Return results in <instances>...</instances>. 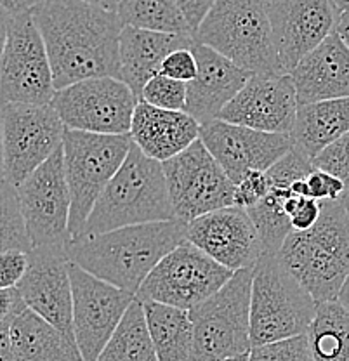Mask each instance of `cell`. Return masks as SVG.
I'll return each instance as SVG.
<instances>
[{
	"label": "cell",
	"mask_w": 349,
	"mask_h": 361,
	"mask_svg": "<svg viewBox=\"0 0 349 361\" xmlns=\"http://www.w3.org/2000/svg\"><path fill=\"white\" fill-rule=\"evenodd\" d=\"M32 14L46 42L56 90L89 78H120L118 14L85 0H46Z\"/></svg>",
	"instance_id": "6da1fadb"
},
{
	"label": "cell",
	"mask_w": 349,
	"mask_h": 361,
	"mask_svg": "<svg viewBox=\"0 0 349 361\" xmlns=\"http://www.w3.org/2000/svg\"><path fill=\"white\" fill-rule=\"evenodd\" d=\"M183 242L186 224L174 219L75 236L66 243V255L94 276L137 295L159 262Z\"/></svg>",
	"instance_id": "7a4b0ae2"
},
{
	"label": "cell",
	"mask_w": 349,
	"mask_h": 361,
	"mask_svg": "<svg viewBox=\"0 0 349 361\" xmlns=\"http://www.w3.org/2000/svg\"><path fill=\"white\" fill-rule=\"evenodd\" d=\"M276 255L317 304L336 302L349 276V216L343 200L322 202L318 223L292 231Z\"/></svg>",
	"instance_id": "3957f363"
},
{
	"label": "cell",
	"mask_w": 349,
	"mask_h": 361,
	"mask_svg": "<svg viewBox=\"0 0 349 361\" xmlns=\"http://www.w3.org/2000/svg\"><path fill=\"white\" fill-rule=\"evenodd\" d=\"M174 219L164 164L146 157L133 145L127 160L94 205L80 235Z\"/></svg>",
	"instance_id": "277c9868"
},
{
	"label": "cell",
	"mask_w": 349,
	"mask_h": 361,
	"mask_svg": "<svg viewBox=\"0 0 349 361\" xmlns=\"http://www.w3.org/2000/svg\"><path fill=\"white\" fill-rule=\"evenodd\" d=\"M195 40L254 77L283 73L268 14V0H217Z\"/></svg>",
	"instance_id": "5b68a950"
},
{
	"label": "cell",
	"mask_w": 349,
	"mask_h": 361,
	"mask_svg": "<svg viewBox=\"0 0 349 361\" xmlns=\"http://www.w3.org/2000/svg\"><path fill=\"white\" fill-rule=\"evenodd\" d=\"M318 313L317 300L276 254H264L254 268L250 338L271 344L307 334Z\"/></svg>",
	"instance_id": "8992f818"
},
{
	"label": "cell",
	"mask_w": 349,
	"mask_h": 361,
	"mask_svg": "<svg viewBox=\"0 0 349 361\" xmlns=\"http://www.w3.org/2000/svg\"><path fill=\"white\" fill-rule=\"evenodd\" d=\"M133 137L66 129L65 169L71 195V238L84 231L94 205L115 178L133 148Z\"/></svg>",
	"instance_id": "52a82bcc"
},
{
	"label": "cell",
	"mask_w": 349,
	"mask_h": 361,
	"mask_svg": "<svg viewBox=\"0 0 349 361\" xmlns=\"http://www.w3.org/2000/svg\"><path fill=\"white\" fill-rule=\"evenodd\" d=\"M254 268L236 271L210 299L190 311L197 361H221L249 355Z\"/></svg>",
	"instance_id": "ba28073f"
},
{
	"label": "cell",
	"mask_w": 349,
	"mask_h": 361,
	"mask_svg": "<svg viewBox=\"0 0 349 361\" xmlns=\"http://www.w3.org/2000/svg\"><path fill=\"white\" fill-rule=\"evenodd\" d=\"M56 92L46 42L32 11L16 16L4 14V51L0 63L2 104L49 106Z\"/></svg>",
	"instance_id": "9c48e42d"
},
{
	"label": "cell",
	"mask_w": 349,
	"mask_h": 361,
	"mask_svg": "<svg viewBox=\"0 0 349 361\" xmlns=\"http://www.w3.org/2000/svg\"><path fill=\"white\" fill-rule=\"evenodd\" d=\"M66 127L58 111L37 104H2L4 180L23 184L65 142Z\"/></svg>",
	"instance_id": "30bf717a"
},
{
	"label": "cell",
	"mask_w": 349,
	"mask_h": 361,
	"mask_svg": "<svg viewBox=\"0 0 349 361\" xmlns=\"http://www.w3.org/2000/svg\"><path fill=\"white\" fill-rule=\"evenodd\" d=\"M233 274L235 271L221 266L186 240L159 262L136 299L191 311L219 292Z\"/></svg>",
	"instance_id": "8fae6325"
},
{
	"label": "cell",
	"mask_w": 349,
	"mask_h": 361,
	"mask_svg": "<svg viewBox=\"0 0 349 361\" xmlns=\"http://www.w3.org/2000/svg\"><path fill=\"white\" fill-rule=\"evenodd\" d=\"M164 172L176 219L181 223L190 224L205 214L235 205V183L200 139L165 161Z\"/></svg>",
	"instance_id": "7c38bea8"
},
{
	"label": "cell",
	"mask_w": 349,
	"mask_h": 361,
	"mask_svg": "<svg viewBox=\"0 0 349 361\" xmlns=\"http://www.w3.org/2000/svg\"><path fill=\"white\" fill-rule=\"evenodd\" d=\"M140 99L120 78H89L56 92L52 108L68 130L125 135L130 134Z\"/></svg>",
	"instance_id": "4fadbf2b"
},
{
	"label": "cell",
	"mask_w": 349,
	"mask_h": 361,
	"mask_svg": "<svg viewBox=\"0 0 349 361\" xmlns=\"http://www.w3.org/2000/svg\"><path fill=\"white\" fill-rule=\"evenodd\" d=\"M18 197L33 248L66 247L71 240V195L63 146L18 186Z\"/></svg>",
	"instance_id": "5bb4252c"
},
{
	"label": "cell",
	"mask_w": 349,
	"mask_h": 361,
	"mask_svg": "<svg viewBox=\"0 0 349 361\" xmlns=\"http://www.w3.org/2000/svg\"><path fill=\"white\" fill-rule=\"evenodd\" d=\"M75 342L84 361H97L136 295L70 264Z\"/></svg>",
	"instance_id": "9a60e30c"
},
{
	"label": "cell",
	"mask_w": 349,
	"mask_h": 361,
	"mask_svg": "<svg viewBox=\"0 0 349 361\" xmlns=\"http://www.w3.org/2000/svg\"><path fill=\"white\" fill-rule=\"evenodd\" d=\"M268 14L283 73L337 32L343 14L333 0H268Z\"/></svg>",
	"instance_id": "2e32d148"
},
{
	"label": "cell",
	"mask_w": 349,
	"mask_h": 361,
	"mask_svg": "<svg viewBox=\"0 0 349 361\" xmlns=\"http://www.w3.org/2000/svg\"><path fill=\"white\" fill-rule=\"evenodd\" d=\"M200 141L235 184L249 172H268L294 149L290 135L261 133L223 120L200 126Z\"/></svg>",
	"instance_id": "e0dca14e"
},
{
	"label": "cell",
	"mask_w": 349,
	"mask_h": 361,
	"mask_svg": "<svg viewBox=\"0 0 349 361\" xmlns=\"http://www.w3.org/2000/svg\"><path fill=\"white\" fill-rule=\"evenodd\" d=\"M186 240L231 271L252 269L266 254L256 224L245 209L233 205L186 224Z\"/></svg>",
	"instance_id": "ac0fdd59"
},
{
	"label": "cell",
	"mask_w": 349,
	"mask_h": 361,
	"mask_svg": "<svg viewBox=\"0 0 349 361\" xmlns=\"http://www.w3.org/2000/svg\"><path fill=\"white\" fill-rule=\"evenodd\" d=\"M70 264L66 247L33 248L30 252L28 271L16 288L28 310L42 316L46 322L75 341Z\"/></svg>",
	"instance_id": "d6986e66"
},
{
	"label": "cell",
	"mask_w": 349,
	"mask_h": 361,
	"mask_svg": "<svg viewBox=\"0 0 349 361\" xmlns=\"http://www.w3.org/2000/svg\"><path fill=\"white\" fill-rule=\"evenodd\" d=\"M298 110V90L292 75L252 77L224 108L219 120L261 133L290 135Z\"/></svg>",
	"instance_id": "ffe728a7"
},
{
	"label": "cell",
	"mask_w": 349,
	"mask_h": 361,
	"mask_svg": "<svg viewBox=\"0 0 349 361\" xmlns=\"http://www.w3.org/2000/svg\"><path fill=\"white\" fill-rule=\"evenodd\" d=\"M193 52L198 61V73L188 84L186 113L200 126L219 120L224 108L254 77L224 58L217 51L195 40Z\"/></svg>",
	"instance_id": "44dd1931"
},
{
	"label": "cell",
	"mask_w": 349,
	"mask_h": 361,
	"mask_svg": "<svg viewBox=\"0 0 349 361\" xmlns=\"http://www.w3.org/2000/svg\"><path fill=\"white\" fill-rule=\"evenodd\" d=\"M290 75L299 106L349 97V45L339 33H332Z\"/></svg>",
	"instance_id": "7402d4cb"
},
{
	"label": "cell",
	"mask_w": 349,
	"mask_h": 361,
	"mask_svg": "<svg viewBox=\"0 0 349 361\" xmlns=\"http://www.w3.org/2000/svg\"><path fill=\"white\" fill-rule=\"evenodd\" d=\"M130 137L146 157L165 164L200 139V123L186 111L160 110L140 101Z\"/></svg>",
	"instance_id": "603a6c76"
},
{
	"label": "cell",
	"mask_w": 349,
	"mask_h": 361,
	"mask_svg": "<svg viewBox=\"0 0 349 361\" xmlns=\"http://www.w3.org/2000/svg\"><path fill=\"white\" fill-rule=\"evenodd\" d=\"M195 37L123 26L120 35V80L125 82L137 99L145 85L160 75L165 59L179 49H191Z\"/></svg>",
	"instance_id": "cb8c5ba5"
},
{
	"label": "cell",
	"mask_w": 349,
	"mask_h": 361,
	"mask_svg": "<svg viewBox=\"0 0 349 361\" xmlns=\"http://www.w3.org/2000/svg\"><path fill=\"white\" fill-rule=\"evenodd\" d=\"M7 325L13 361H84L77 342L32 310H25Z\"/></svg>",
	"instance_id": "d4e9b609"
},
{
	"label": "cell",
	"mask_w": 349,
	"mask_h": 361,
	"mask_svg": "<svg viewBox=\"0 0 349 361\" xmlns=\"http://www.w3.org/2000/svg\"><path fill=\"white\" fill-rule=\"evenodd\" d=\"M349 133V97L299 106L290 137L294 148L314 160Z\"/></svg>",
	"instance_id": "484cf974"
},
{
	"label": "cell",
	"mask_w": 349,
	"mask_h": 361,
	"mask_svg": "<svg viewBox=\"0 0 349 361\" xmlns=\"http://www.w3.org/2000/svg\"><path fill=\"white\" fill-rule=\"evenodd\" d=\"M159 361H197L190 311L155 300H141Z\"/></svg>",
	"instance_id": "4316f807"
},
{
	"label": "cell",
	"mask_w": 349,
	"mask_h": 361,
	"mask_svg": "<svg viewBox=\"0 0 349 361\" xmlns=\"http://www.w3.org/2000/svg\"><path fill=\"white\" fill-rule=\"evenodd\" d=\"M97 361H159L140 299L130 304Z\"/></svg>",
	"instance_id": "83f0119b"
},
{
	"label": "cell",
	"mask_w": 349,
	"mask_h": 361,
	"mask_svg": "<svg viewBox=\"0 0 349 361\" xmlns=\"http://www.w3.org/2000/svg\"><path fill=\"white\" fill-rule=\"evenodd\" d=\"M307 337L314 361H349V311L337 300L318 304Z\"/></svg>",
	"instance_id": "f1b7e54d"
},
{
	"label": "cell",
	"mask_w": 349,
	"mask_h": 361,
	"mask_svg": "<svg viewBox=\"0 0 349 361\" xmlns=\"http://www.w3.org/2000/svg\"><path fill=\"white\" fill-rule=\"evenodd\" d=\"M116 14L123 26L195 37L176 0H122Z\"/></svg>",
	"instance_id": "f546056e"
},
{
	"label": "cell",
	"mask_w": 349,
	"mask_h": 361,
	"mask_svg": "<svg viewBox=\"0 0 349 361\" xmlns=\"http://www.w3.org/2000/svg\"><path fill=\"white\" fill-rule=\"evenodd\" d=\"M269 184H271L269 193L247 212L261 235L266 254H278L287 236L294 231L290 217L285 212V203L294 193L288 184L273 183V180H269Z\"/></svg>",
	"instance_id": "4dcf8cb0"
},
{
	"label": "cell",
	"mask_w": 349,
	"mask_h": 361,
	"mask_svg": "<svg viewBox=\"0 0 349 361\" xmlns=\"http://www.w3.org/2000/svg\"><path fill=\"white\" fill-rule=\"evenodd\" d=\"M0 248L2 252L21 250L30 254L33 243L30 240L28 228L23 210L18 197V188L2 180V195H0Z\"/></svg>",
	"instance_id": "1f68e13d"
},
{
	"label": "cell",
	"mask_w": 349,
	"mask_h": 361,
	"mask_svg": "<svg viewBox=\"0 0 349 361\" xmlns=\"http://www.w3.org/2000/svg\"><path fill=\"white\" fill-rule=\"evenodd\" d=\"M141 101L160 110L186 111L188 84L160 73L145 85Z\"/></svg>",
	"instance_id": "d6a6232c"
},
{
	"label": "cell",
	"mask_w": 349,
	"mask_h": 361,
	"mask_svg": "<svg viewBox=\"0 0 349 361\" xmlns=\"http://www.w3.org/2000/svg\"><path fill=\"white\" fill-rule=\"evenodd\" d=\"M249 361H314L307 334L271 344L254 345Z\"/></svg>",
	"instance_id": "836d02e7"
},
{
	"label": "cell",
	"mask_w": 349,
	"mask_h": 361,
	"mask_svg": "<svg viewBox=\"0 0 349 361\" xmlns=\"http://www.w3.org/2000/svg\"><path fill=\"white\" fill-rule=\"evenodd\" d=\"M313 167L336 176L346 184V195L349 193V133L333 142L332 146L320 153L313 160Z\"/></svg>",
	"instance_id": "e575fe53"
},
{
	"label": "cell",
	"mask_w": 349,
	"mask_h": 361,
	"mask_svg": "<svg viewBox=\"0 0 349 361\" xmlns=\"http://www.w3.org/2000/svg\"><path fill=\"white\" fill-rule=\"evenodd\" d=\"M268 174L266 172H249L238 184H235V205L240 209H252L269 193Z\"/></svg>",
	"instance_id": "d590c367"
},
{
	"label": "cell",
	"mask_w": 349,
	"mask_h": 361,
	"mask_svg": "<svg viewBox=\"0 0 349 361\" xmlns=\"http://www.w3.org/2000/svg\"><path fill=\"white\" fill-rule=\"evenodd\" d=\"M307 186H310L311 198L318 202H337L343 200L346 195V184L343 183L336 176L329 174V172L314 169L310 176L306 178Z\"/></svg>",
	"instance_id": "8d00e7d4"
},
{
	"label": "cell",
	"mask_w": 349,
	"mask_h": 361,
	"mask_svg": "<svg viewBox=\"0 0 349 361\" xmlns=\"http://www.w3.org/2000/svg\"><path fill=\"white\" fill-rule=\"evenodd\" d=\"M160 73L165 75V77L174 78V80L185 82V84H190L191 80H195L198 73V61L193 52V47L179 49V51L172 52L164 61Z\"/></svg>",
	"instance_id": "74e56055"
},
{
	"label": "cell",
	"mask_w": 349,
	"mask_h": 361,
	"mask_svg": "<svg viewBox=\"0 0 349 361\" xmlns=\"http://www.w3.org/2000/svg\"><path fill=\"white\" fill-rule=\"evenodd\" d=\"M30 266V254L21 250H7L0 255V287H18Z\"/></svg>",
	"instance_id": "f35d334b"
},
{
	"label": "cell",
	"mask_w": 349,
	"mask_h": 361,
	"mask_svg": "<svg viewBox=\"0 0 349 361\" xmlns=\"http://www.w3.org/2000/svg\"><path fill=\"white\" fill-rule=\"evenodd\" d=\"M322 216V202L314 198H302L301 205L290 217V224L294 231H307L318 223Z\"/></svg>",
	"instance_id": "ab89813d"
},
{
	"label": "cell",
	"mask_w": 349,
	"mask_h": 361,
	"mask_svg": "<svg viewBox=\"0 0 349 361\" xmlns=\"http://www.w3.org/2000/svg\"><path fill=\"white\" fill-rule=\"evenodd\" d=\"M25 310H28V306L16 287L0 290V322L11 323Z\"/></svg>",
	"instance_id": "60d3db41"
},
{
	"label": "cell",
	"mask_w": 349,
	"mask_h": 361,
	"mask_svg": "<svg viewBox=\"0 0 349 361\" xmlns=\"http://www.w3.org/2000/svg\"><path fill=\"white\" fill-rule=\"evenodd\" d=\"M176 2H178L179 9L183 11L193 32L197 33V30L200 28V25L207 18V14L217 0H176Z\"/></svg>",
	"instance_id": "b9f144b4"
},
{
	"label": "cell",
	"mask_w": 349,
	"mask_h": 361,
	"mask_svg": "<svg viewBox=\"0 0 349 361\" xmlns=\"http://www.w3.org/2000/svg\"><path fill=\"white\" fill-rule=\"evenodd\" d=\"M0 2H2L4 14L16 16V14L30 13V11L35 9L39 4L46 2V0H0Z\"/></svg>",
	"instance_id": "7bdbcfd3"
},
{
	"label": "cell",
	"mask_w": 349,
	"mask_h": 361,
	"mask_svg": "<svg viewBox=\"0 0 349 361\" xmlns=\"http://www.w3.org/2000/svg\"><path fill=\"white\" fill-rule=\"evenodd\" d=\"M85 2L92 4V6L101 7L104 11H110V13H116L118 6L122 4V0H85Z\"/></svg>",
	"instance_id": "ee69618b"
},
{
	"label": "cell",
	"mask_w": 349,
	"mask_h": 361,
	"mask_svg": "<svg viewBox=\"0 0 349 361\" xmlns=\"http://www.w3.org/2000/svg\"><path fill=\"white\" fill-rule=\"evenodd\" d=\"M337 33L343 37V40L349 45V13L343 14L339 20V25H337Z\"/></svg>",
	"instance_id": "f6af8a7d"
},
{
	"label": "cell",
	"mask_w": 349,
	"mask_h": 361,
	"mask_svg": "<svg viewBox=\"0 0 349 361\" xmlns=\"http://www.w3.org/2000/svg\"><path fill=\"white\" fill-rule=\"evenodd\" d=\"M337 302H339L344 310L349 311V276H348L346 283H344L343 288H341L339 297H337Z\"/></svg>",
	"instance_id": "bcb514c9"
},
{
	"label": "cell",
	"mask_w": 349,
	"mask_h": 361,
	"mask_svg": "<svg viewBox=\"0 0 349 361\" xmlns=\"http://www.w3.org/2000/svg\"><path fill=\"white\" fill-rule=\"evenodd\" d=\"M333 4H336L337 11H339L341 14L349 13V0H333Z\"/></svg>",
	"instance_id": "7dc6e473"
},
{
	"label": "cell",
	"mask_w": 349,
	"mask_h": 361,
	"mask_svg": "<svg viewBox=\"0 0 349 361\" xmlns=\"http://www.w3.org/2000/svg\"><path fill=\"white\" fill-rule=\"evenodd\" d=\"M221 361H249V355L236 356V358H230V360H221Z\"/></svg>",
	"instance_id": "c3c4849f"
},
{
	"label": "cell",
	"mask_w": 349,
	"mask_h": 361,
	"mask_svg": "<svg viewBox=\"0 0 349 361\" xmlns=\"http://www.w3.org/2000/svg\"><path fill=\"white\" fill-rule=\"evenodd\" d=\"M343 203H344V207H346V210H348V216H349V193H348V195H344V198H343Z\"/></svg>",
	"instance_id": "681fc988"
}]
</instances>
